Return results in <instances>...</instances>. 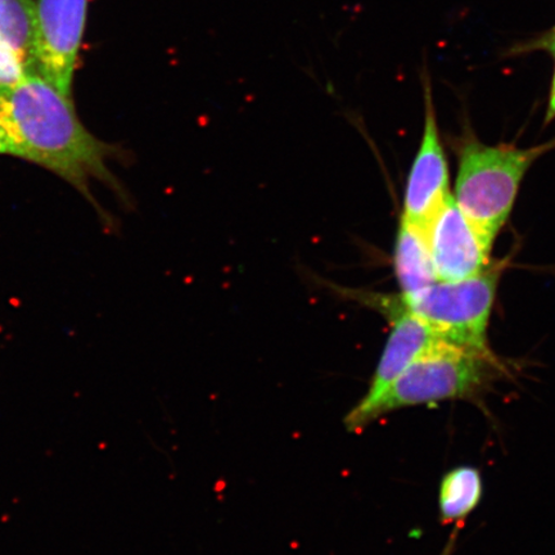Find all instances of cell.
Wrapping results in <instances>:
<instances>
[{
  "label": "cell",
  "instance_id": "9",
  "mask_svg": "<svg viewBox=\"0 0 555 555\" xmlns=\"http://www.w3.org/2000/svg\"><path fill=\"white\" fill-rule=\"evenodd\" d=\"M393 270L401 298L418 295L437 282L425 229L400 219L393 248Z\"/></svg>",
  "mask_w": 555,
  "mask_h": 555
},
{
  "label": "cell",
  "instance_id": "14",
  "mask_svg": "<svg viewBox=\"0 0 555 555\" xmlns=\"http://www.w3.org/2000/svg\"><path fill=\"white\" fill-rule=\"evenodd\" d=\"M0 156H12L20 158V152L16 144L13 143L11 137L7 134V131L0 125Z\"/></svg>",
  "mask_w": 555,
  "mask_h": 555
},
{
  "label": "cell",
  "instance_id": "10",
  "mask_svg": "<svg viewBox=\"0 0 555 555\" xmlns=\"http://www.w3.org/2000/svg\"><path fill=\"white\" fill-rule=\"evenodd\" d=\"M0 41L9 44L35 72L37 54V2L0 0Z\"/></svg>",
  "mask_w": 555,
  "mask_h": 555
},
{
  "label": "cell",
  "instance_id": "13",
  "mask_svg": "<svg viewBox=\"0 0 555 555\" xmlns=\"http://www.w3.org/2000/svg\"><path fill=\"white\" fill-rule=\"evenodd\" d=\"M516 53H525L532 51H544L553 55L555 62V26L553 29L541 34L540 37L531 41H527L525 44H520L513 50ZM555 119V66L553 80L551 86L550 102H547V108L545 114V124H551Z\"/></svg>",
  "mask_w": 555,
  "mask_h": 555
},
{
  "label": "cell",
  "instance_id": "4",
  "mask_svg": "<svg viewBox=\"0 0 555 555\" xmlns=\"http://www.w3.org/2000/svg\"><path fill=\"white\" fill-rule=\"evenodd\" d=\"M503 266L457 282L437 281L423 293L401 298L413 314L427 323L443 341L467 349L490 351L488 328Z\"/></svg>",
  "mask_w": 555,
  "mask_h": 555
},
{
  "label": "cell",
  "instance_id": "1",
  "mask_svg": "<svg viewBox=\"0 0 555 555\" xmlns=\"http://www.w3.org/2000/svg\"><path fill=\"white\" fill-rule=\"evenodd\" d=\"M0 125L16 144L20 158L50 170L88 198L100 211L90 183L121 193L109 163L114 145L102 142L79 119L72 96L37 73L0 87Z\"/></svg>",
  "mask_w": 555,
  "mask_h": 555
},
{
  "label": "cell",
  "instance_id": "5",
  "mask_svg": "<svg viewBox=\"0 0 555 555\" xmlns=\"http://www.w3.org/2000/svg\"><path fill=\"white\" fill-rule=\"evenodd\" d=\"M367 301L379 309L391 323L384 352L364 398L347 413L345 426L349 433L366 427V416L395 382L427 350L441 341L437 333L406 309L399 295H367Z\"/></svg>",
  "mask_w": 555,
  "mask_h": 555
},
{
  "label": "cell",
  "instance_id": "12",
  "mask_svg": "<svg viewBox=\"0 0 555 555\" xmlns=\"http://www.w3.org/2000/svg\"><path fill=\"white\" fill-rule=\"evenodd\" d=\"M29 73L23 59L9 44L0 41V87L15 86Z\"/></svg>",
  "mask_w": 555,
  "mask_h": 555
},
{
  "label": "cell",
  "instance_id": "3",
  "mask_svg": "<svg viewBox=\"0 0 555 555\" xmlns=\"http://www.w3.org/2000/svg\"><path fill=\"white\" fill-rule=\"evenodd\" d=\"M504 367L491 351L437 343L401 374L366 416V426L399 409L475 399L488 391Z\"/></svg>",
  "mask_w": 555,
  "mask_h": 555
},
{
  "label": "cell",
  "instance_id": "6",
  "mask_svg": "<svg viewBox=\"0 0 555 555\" xmlns=\"http://www.w3.org/2000/svg\"><path fill=\"white\" fill-rule=\"evenodd\" d=\"M88 0H38L35 72L72 96Z\"/></svg>",
  "mask_w": 555,
  "mask_h": 555
},
{
  "label": "cell",
  "instance_id": "7",
  "mask_svg": "<svg viewBox=\"0 0 555 555\" xmlns=\"http://www.w3.org/2000/svg\"><path fill=\"white\" fill-rule=\"evenodd\" d=\"M425 232L437 281L468 280L492 266L494 242L463 214L453 194L428 221Z\"/></svg>",
  "mask_w": 555,
  "mask_h": 555
},
{
  "label": "cell",
  "instance_id": "15",
  "mask_svg": "<svg viewBox=\"0 0 555 555\" xmlns=\"http://www.w3.org/2000/svg\"><path fill=\"white\" fill-rule=\"evenodd\" d=\"M457 531L455 530L453 533H451L450 539L448 540V543L446 546H443L442 552L440 555H454L455 547H456V535Z\"/></svg>",
  "mask_w": 555,
  "mask_h": 555
},
{
  "label": "cell",
  "instance_id": "8",
  "mask_svg": "<svg viewBox=\"0 0 555 555\" xmlns=\"http://www.w3.org/2000/svg\"><path fill=\"white\" fill-rule=\"evenodd\" d=\"M425 92V128L405 184L401 219L425 229L435 212L451 196L449 166L443 151L431 81L423 72Z\"/></svg>",
  "mask_w": 555,
  "mask_h": 555
},
{
  "label": "cell",
  "instance_id": "11",
  "mask_svg": "<svg viewBox=\"0 0 555 555\" xmlns=\"http://www.w3.org/2000/svg\"><path fill=\"white\" fill-rule=\"evenodd\" d=\"M483 482L480 470L463 466L448 472L442 478L439 508L443 524L461 525L480 504Z\"/></svg>",
  "mask_w": 555,
  "mask_h": 555
},
{
  "label": "cell",
  "instance_id": "2",
  "mask_svg": "<svg viewBox=\"0 0 555 555\" xmlns=\"http://www.w3.org/2000/svg\"><path fill=\"white\" fill-rule=\"evenodd\" d=\"M555 149V139L530 149L485 144L468 134L457 145L453 197L464 215L495 242L515 207L527 171Z\"/></svg>",
  "mask_w": 555,
  "mask_h": 555
}]
</instances>
